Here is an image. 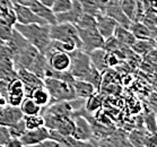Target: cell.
I'll use <instances>...</instances> for the list:
<instances>
[{
  "label": "cell",
  "mask_w": 157,
  "mask_h": 147,
  "mask_svg": "<svg viewBox=\"0 0 157 147\" xmlns=\"http://www.w3.org/2000/svg\"><path fill=\"white\" fill-rule=\"evenodd\" d=\"M14 29L21 33L29 43L34 45L42 54H45L51 47L52 40L50 37V25L49 24H29L21 25L15 24Z\"/></svg>",
  "instance_id": "cell-1"
},
{
  "label": "cell",
  "mask_w": 157,
  "mask_h": 147,
  "mask_svg": "<svg viewBox=\"0 0 157 147\" xmlns=\"http://www.w3.org/2000/svg\"><path fill=\"white\" fill-rule=\"evenodd\" d=\"M43 83H44V87L50 94L51 103L61 102V101H71L76 99L75 91L71 83L51 78V77H45L43 79Z\"/></svg>",
  "instance_id": "cell-2"
},
{
  "label": "cell",
  "mask_w": 157,
  "mask_h": 147,
  "mask_svg": "<svg viewBox=\"0 0 157 147\" xmlns=\"http://www.w3.org/2000/svg\"><path fill=\"white\" fill-rule=\"evenodd\" d=\"M50 37L51 40L58 42L74 43L77 45V48L82 49V42L77 29L70 23H57L54 25H50Z\"/></svg>",
  "instance_id": "cell-3"
},
{
  "label": "cell",
  "mask_w": 157,
  "mask_h": 147,
  "mask_svg": "<svg viewBox=\"0 0 157 147\" xmlns=\"http://www.w3.org/2000/svg\"><path fill=\"white\" fill-rule=\"evenodd\" d=\"M70 54V68L68 72L75 79H84L92 69L89 54L82 49H76Z\"/></svg>",
  "instance_id": "cell-4"
},
{
  "label": "cell",
  "mask_w": 157,
  "mask_h": 147,
  "mask_svg": "<svg viewBox=\"0 0 157 147\" xmlns=\"http://www.w3.org/2000/svg\"><path fill=\"white\" fill-rule=\"evenodd\" d=\"M77 32L82 42V49L85 52L89 53L96 49H103L105 40L98 33L97 29H77Z\"/></svg>",
  "instance_id": "cell-5"
},
{
  "label": "cell",
  "mask_w": 157,
  "mask_h": 147,
  "mask_svg": "<svg viewBox=\"0 0 157 147\" xmlns=\"http://www.w3.org/2000/svg\"><path fill=\"white\" fill-rule=\"evenodd\" d=\"M16 77L17 72L15 69L13 52L6 44H4L0 48V79L10 82Z\"/></svg>",
  "instance_id": "cell-6"
},
{
  "label": "cell",
  "mask_w": 157,
  "mask_h": 147,
  "mask_svg": "<svg viewBox=\"0 0 157 147\" xmlns=\"http://www.w3.org/2000/svg\"><path fill=\"white\" fill-rule=\"evenodd\" d=\"M48 60L49 68L56 72H68L70 68V54L63 51H59L53 49L52 47L49 48L47 53L44 54Z\"/></svg>",
  "instance_id": "cell-7"
},
{
  "label": "cell",
  "mask_w": 157,
  "mask_h": 147,
  "mask_svg": "<svg viewBox=\"0 0 157 147\" xmlns=\"http://www.w3.org/2000/svg\"><path fill=\"white\" fill-rule=\"evenodd\" d=\"M41 53L34 45L27 42L24 47L14 53V64L15 69L17 70L18 68H25L29 69L33 61L35 60L36 57Z\"/></svg>",
  "instance_id": "cell-8"
},
{
  "label": "cell",
  "mask_w": 157,
  "mask_h": 147,
  "mask_svg": "<svg viewBox=\"0 0 157 147\" xmlns=\"http://www.w3.org/2000/svg\"><path fill=\"white\" fill-rule=\"evenodd\" d=\"M72 119L75 122V131L72 136L82 141H89L90 139H93V130L88 119L77 112H74Z\"/></svg>",
  "instance_id": "cell-9"
},
{
  "label": "cell",
  "mask_w": 157,
  "mask_h": 147,
  "mask_svg": "<svg viewBox=\"0 0 157 147\" xmlns=\"http://www.w3.org/2000/svg\"><path fill=\"white\" fill-rule=\"evenodd\" d=\"M17 72V77L21 80L23 86H24V92H25V96L29 97L31 94L39 87L43 86L44 83L43 79H41L40 77H37L36 75H34L33 72H31L29 70L25 68H18L16 70Z\"/></svg>",
  "instance_id": "cell-10"
},
{
  "label": "cell",
  "mask_w": 157,
  "mask_h": 147,
  "mask_svg": "<svg viewBox=\"0 0 157 147\" xmlns=\"http://www.w3.org/2000/svg\"><path fill=\"white\" fill-rule=\"evenodd\" d=\"M25 92L23 83L18 77L11 79L8 83V93H7V104L11 106H21L23 100L25 99Z\"/></svg>",
  "instance_id": "cell-11"
},
{
  "label": "cell",
  "mask_w": 157,
  "mask_h": 147,
  "mask_svg": "<svg viewBox=\"0 0 157 147\" xmlns=\"http://www.w3.org/2000/svg\"><path fill=\"white\" fill-rule=\"evenodd\" d=\"M49 138H50V131L43 126L37 129L26 130L25 133L21 137V140L24 146H39Z\"/></svg>",
  "instance_id": "cell-12"
},
{
  "label": "cell",
  "mask_w": 157,
  "mask_h": 147,
  "mask_svg": "<svg viewBox=\"0 0 157 147\" xmlns=\"http://www.w3.org/2000/svg\"><path fill=\"white\" fill-rule=\"evenodd\" d=\"M14 9L16 13V21L17 24L29 25V24H47L43 19L34 14V11L29 7H25L21 5L14 4Z\"/></svg>",
  "instance_id": "cell-13"
},
{
  "label": "cell",
  "mask_w": 157,
  "mask_h": 147,
  "mask_svg": "<svg viewBox=\"0 0 157 147\" xmlns=\"http://www.w3.org/2000/svg\"><path fill=\"white\" fill-rule=\"evenodd\" d=\"M24 114L19 106H11L6 105L0 108V126L2 127H10L17 123L18 121L23 120Z\"/></svg>",
  "instance_id": "cell-14"
},
{
  "label": "cell",
  "mask_w": 157,
  "mask_h": 147,
  "mask_svg": "<svg viewBox=\"0 0 157 147\" xmlns=\"http://www.w3.org/2000/svg\"><path fill=\"white\" fill-rule=\"evenodd\" d=\"M104 14L107 15L109 17H111L112 19H114L115 22L118 23V25L122 26V27H125V29H129L130 25H131V21L129 19L125 14L122 11L120 5H119V0H114L112 1L110 5H107L106 8H105V11Z\"/></svg>",
  "instance_id": "cell-15"
},
{
  "label": "cell",
  "mask_w": 157,
  "mask_h": 147,
  "mask_svg": "<svg viewBox=\"0 0 157 147\" xmlns=\"http://www.w3.org/2000/svg\"><path fill=\"white\" fill-rule=\"evenodd\" d=\"M95 18H96V29L102 37L104 40L112 37L114 34L115 27L118 26V23L105 14H101Z\"/></svg>",
  "instance_id": "cell-16"
},
{
  "label": "cell",
  "mask_w": 157,
  "mask_h": 147,
  "mask_svg": "<svg viewBox=\"0 0 157 147\" xmlns=\"http://www.w3.org/2000/svg\"><path fill=\"white\" fill-rule=\"evenodd\" d=\"M82 10L79 0H72V7L64 13L57 14L56 19H57V23H70V24L76 25L79 18L82 17Z\"/></svg>",
  "instance_id": "cell-17"
},
{
  "label": "cell",
  "mask_w": 157,
  "mask_h": 147,
  "mask_svg": "<svg viewBox=\"0 0 157 147\" xmlns=\"http://www.w3.org/2000/svg\"><path fill=\"white\" fill-rule=\"evenodd\" d=\"M72 86H74V91H75L76 99L86 100L87 97H89L90 95H93L94 93L97 92L96 88L90 83L82 80V79H75Z\"/></svg>",
  "instance_id": "cell-18"
},
{
  "label": "cell",
  "mask_w": 157,
  "mask_h": 147,
  "mask_svg": "<svg viewBox=\"0 0 157 147\" xmlns=\"http://www.w3.org/2000/svg\"><path fill=\"white\" fill-rule=\"evenodd\" d=\"M31 9L34 11V14H36L41 19H43L44 22L49 24V25H54L57 24V19H56V14H54L52 9L49 7H45L43 6L42 4L40 2H34L33 6H31Z\"/></svg>",
  "instance_id": "cell-19"
},
{
  "label": "cell",
  "mask_w": 157,
  "mask_h": 147,
  "mask_svg": "<svg viewBox=\"0 0 157 147\" xmlns=\"http://www.w3.org/2000/svg\"><path fill=\"white\" fill-rule=\"evenodd\" d=\"M48 68H49V65H48V60L45 56L42 53H40L36 59L33 61V64L31 65L27 70H29L31 72H33L34 75H36L37 77H40L41 79H44L45 77V72H47Z\"/></svg>",
  "instance_id": "cell-20"
},
{
  "label": "cell",
  "mask_w": 157,
  "mask_h": 147,
  "mask_svg": "<svg viewBox=\"0 0 157 147\" xmlns=\"http://www.w3.org/2000/svg\"><path fill=\"white\" fill-rule=\"evenodd\" d=\"M89 59H90V62L92 65L95 67V68L103 74L107 70V66L106 62H105V50L104 49H96V50L89 52Z\"/></svg>",
  "instance_id": "cell-21"
},
{
  "label": "cell",
  "mask_w": 157,
  "mask_h": 147,
  "mask_svg": "<svg viewBox=\"0 0 157 147\" xmlns=\"http://www.w3.org/2000/svg\"><path fill=\"white\" fill-rule=\"evenodd\" d=\"M129 29L136 40H148L151 39V35H153V32L150 31V29L143 22H132Z\"/></svg>",
  "instance_id": "cell-22"
},
{
  "label": "cell",
  "mask_w": 157,
  "mask_h": 147,
  "mask_svg": "<svg viewBox=\"0 0 157 147\" xmlns=\"http://www.w3.org/2000/svg\"><path fill=\"white\" fill-rule=\"evenodd\" d=\"M156 48V44L153 41V39L148 40H136L135 43L132 44L131 50L138 56L145 57L146 54H148L150 51H153Z\"/></svg>",
  "instance_id": "cell-23"
},
{
  "label": "cell",
  "mask_w": 157,
  "mask_h": 147,
  "mask_svg": "<svg viewBox=\"0 0 157 147\" xmlns=\"http://www.w3.org/2000/svg\"><path fill=\"white\" fill-rule=\"evenodd\" d=\"M104 102V97L101 94V92H96L93 95H90L89 97H87L85 100V104H84V109L86 112L88 113H95L96 111H98L100 109H102Z\"/></svg>",
  "instance_id": "cell-24"
},
{
  "label": "cell",
  "mask_w": 157,
  "mask_h": 147,
  "mask_svg": "<svg viewBox=\"0 0 157 147\" xmlns=\"http://www.w3.org/2000/svg\"><path fill=\"white\" fill-rule=\"evenodd\" d=\"M113 36L118 40L122 45L128 47V48H131L132 44L135 43V41H136L135 36L132 35V33L130 32V29H125V27H122V26H120V25H118L115 27Z\"/></svg>",
  "instance_id": "cell-25"
},
{
  "label": "cell",
  "mask_w": 157,
  "mask_h": 147,
  "mask_svg": "<svg viewBox=\"0 0 157 147\" xmlns=\"http://www.w3.org/2000/svg\"><path fill=\"white\" fill-rule=\"evenodd\" d=\"M31 99H32L34 102H35L37 105H40L41 108H45L49 104L51 103V96L48 90L44 87V85L39 88H36L32 94H31Z\"/></svg>",
  "instance_id": "cell-26"
},
{
  "label": "cell",
  "mask_w": 157,
  "mask_h": 147,
  "mask_svg": "<svg viewBox=\"0 0 157 147\" xmlns=\"http://www.w3.org/2000/svg\"><path fill=\"white\" fill-rule=\"evenodd\" d=\"M148 133H149L146 129L138 128V129H135L129 133L127 138H128L129 143L135 147H145V140H146Z\"/></svg>",
  "instance_id": "cell-27"
},
{
  "label": "cell",
  "mask_w": 157,
  "mask_h": 147,
  "mask_svg": "<svg viewBox=\"0 0 157 147\" xmlns=\"http://www.w3.org/2000/svg\"><path fill=\"white\" fill-rule=\"evenodd\" d=\"M79 2L82 6V14L90 15L94 17H97L98 15L104 14L96 0H79Z\"/></svg>",
  "instance_id": "cell-28"
},
{
  "label": "cell",
  "mask_w": 157,
  "mask_h": 147,
  "mask_svg": "<svg viewBox=\"0 0 157 147\" xmlns=\"http://www.w3.org/2000/svg\"><path fill=\"white\" fill-rule=\"evenodd\" d=\"M21 110L24 115H35L42 112V108L37 105L31 97H25L21 104Z\"/></svg>",
  "instance_id": "cell-29"
},
{
  "label": "cell",
  "mask_w": 157,
  "mask_h": 147,
  "mask_svg": "<svg viewBox=\"0 0 157 147\" xmlns=\"http://www.w3.org/2000/svg\"><path fill=\"white\" fill-rule=\"evenodd\" d=\"M143 122L145 123L146 130L148 133H157V125H156V114L155 111L151 109H146L144 112Z\"/></svg>",
  "instance_id": "cell-30"
},
{
  "label": "cell",
  "mask_w": 157,
  "mask_h": 147,
  "mask_svg": "<svg viewBox=\"0 0 157 147\" xmlns=\"http://www.w3.org/2000/svg\"><path fill=\"white\" fill-rule=\"evenodd\" d=\"M119 5H120L122 11L125 14V16L131 22H133L137 9V0H119Z\"/></svg>",
  "instance_id": "cell-31"
},
{
  "label": "cell",
  "mask_w": 157,
  "mask_h": 147,
  "mask_svg": "<svg viewBox=\"0 0 157 147\" xmlns=\"http://www.w3.org/2000/svg\"><path fill=\"white\" fill-rule=\"evenodd\" d=\"M24 122H25V127L27 130L37 129L40 127L44 126V119L41 113L35 115H24Z\"/></svg>",
  "instance_id": "cell-32"
},
{
  "label": "cell",
  "mask_w": 157,
  "mask_h": 147,
  "mask_svg": "<svg viewBox=\"0 0 157 147\" xmlns=\"http://www.w3.org/2000/svg\"><path fill=\"white\" fill-rule=\"evenodd\" d=\"M102 76L103 75H102V74H101V72H98V70H97L93 65H92V69H90V72L87 74V76H86L82 80H86V82L90 83V84L96 88L97 92H98L100 88H101V85H102Z\"/></svg>",
  "instance_id": "cell-33"
},
{
  "label": "cell",
  "mask_w": 157,
  "mask_h": 147,
  "mask_svg": "<svg viewBox=\"0 0 157 147\" xmlns=\"http://www.w3.org/2000/svg\"><path fill=\"white\" fill-rule=\"evenodd\" d=\"M56 130L60 135H62V136H72L74 131H75V122H74V119L72 118L64 119L63 121L58 126V128Z\"/></svg>",
  "instance_id": "cell-34"
},
{
  "label": "cell",
  "mask_w": 157,
  "mask_h": 147,
  "mask_svg": "<svg viewBox=\"0 0 157 147\" xmlns=\"http://www.w3.org/2000/svg\"><path fill=\"white\" fill-rule=\"evenodd\" d=\"M26 130L27 129H26V127H25L24 118H23V120L18 121L17 123H15V125L8 127V131H9V135H10L11 138H19V139H21V137L25 133Z\"/></svg>",
  "instance_id": "cell-35"
},
{
  "label": "cell",
  "mask_w": 157,
  "mask_h": 147,
  "mask_svg": "<svg viewBox=\"0 0 157 147\" xmlns=\"http://www.w3.org/2000/svg\"><path fill=\"white\" fill-rule=\"evenodd\" d=\"M72 7V0H54L52 5V11L54 14H61L64 11L69 10Z\"/></svg>",
  "instance_id": "cell-36"
},
{
  "label": "cell",
  "mask_w": 157,
  "mask_h": 147,
  "mask_svg": "<svg viewBox=\"0 0 157 147\" xmlns=\"http://www.w3.org/2000/svg\"><path fill=\"white\" fill-rule=\"evenodd\" d=\"M13 32H14V26L0 18V40L7 42L13 35Z\"/></svg>",
  "instance_id": "cell-37"
},
{
  "label": "cell",
  "mask_w": 157,
  "mask_h": 147,
  "mask_svg": "<svg viewBox=\"0 0 157 147\" xmlns=\"http://www.w3.org/2000/svg\"><path fill=\"white\" fill-rule=\"evenodd\" d=\"M122 61L123 60H121L115 53L105 51V62H106L107 68H114V67L120 65Z\"/></svg>",
  "instance_id": "cell-38"
},
{
  "label": "cell",
  "mask_w": 157,
  "mask_h": 147,
  "mask_svg": "<svg viewBox=\"0 0 157 147\" xmlns=\"http://www.w3.org/2000/svg\"><path fill=\"white\" fill-rule=\"evenodd\" d=\"M145 147H157V133H149L147 135Z\"/></svg>",
  "instance_id": "cell-39"
},
{
  "label": "cell",
  "mask_w": 157,
  "mask_h": 147,
  "mask_svg": "<svg viewBox=\"0 0 157 147\" xmlns=\"http://www.w3.org/2000/svg\"><path fill=\"white\" fill-rule=\"evenodd\" d=\"M9 138H10V135H9L8 128L0 126V144H6Z\"/></svg>",
  "instance_id": "cell-40"
},
{
  "label": "cell",
  "mask_w": 157,
  "mask_h": 147,
  "mask_svg": "<svg viewBox=\"0 0 157 147\" xmlns=\"http://www.w3.org/2000/svg\"><path fill=\"white\" fill-rule=\"evenodd\" d=\"M5 146L6 147H24L23 143H21V140L19 138H9L7 140V143L5 144Z\"/></svg>",
  "instance_id": "cell-41"
},
{
  "label": "cell",
  "mask_w": 157,
  "mask_h": 147,
  "mask_svg": "<svg viewBox=\"0 0 157 147\" xmlns=\"http://www.w3.org/2000/svg\"><path fill=\"white\" fill-rule=\"evenodd\" d=\"M41 147H66L63 144L59 143L57 140H53V139H47L45 141H43L41 145Z\"/></svg>",
  "instance_id": "cell-42"
},
{
  "label": "cell",
  "mask_w": 157,
  "mask_h": 147,
  "mask_svg": "<svg viewBox=\"0 0 157 147\" xmlns=\"http://www.w3.org/2000/svg\"><path fill=\"white\" fill-rule=\"evenodd\" d=\"M8 83L7 80H2V79H0V93L5 95V96L7 97V93H8Z\"/></svg>",
  "instance_id": "cell-43"
},
{
  "label": "cell",
  "mask_w": 157,
  "mask_h": 147,
  "mask_svg": "<svg viewBox=\"0 0 157 147\" xmlns=\"http://www.w3.org/2000/svg\"><path fill=\"white\" fill-rule=\"evenodd\" d=\"M14 2L21 5V6H25V7H31L34 5V2H36V0H14Z\"/></svg>",
  "instance_id": "cell-44"
},
{
  "label": "cell",
  "mask_w": 157,
  "mask_h": 147,
  "mask_svg": "<svg viewBox=\"0 0 157 147\" xmlns=\"http://www.w3.org/2000/svg\"><path fill=\"white\" fill-rule=\"evenodd\" d=\"M96 1H97V4L100 5L101 9H102V10H103V13H104L107 5H110L111 2H112V1H114V0H96Z\"/></svg>",
  "instance_id": "cell-45"
},
{
  "label": "cell",
  "mask_w": 157,
  "mask_h": 147,
  "mask_svg": "<svg viewBox=\"0 0 157 147\" xmlns=\"http://www.w3.org/2000/svg\"><path fill=\"white\" fill-rule=\"evenodd\" d=\"M36 1H37V2H40V4H42L43 6H45V7L51 8V7H52V5H53L54 0H36Z\"/></svg>",
  "instance_id": "cell-46"
},
{
  "label": "cell",
  "mask_w": 157,
  "mask_h": 147,
  "mask_svg": "<svg viewBox=\"0 0 157 147\" xmlns=\"http://www.w3.org/2000/svg\"><path fill=\"white\" fill-rule=\"evenodd\" d=\"M148 5L151 10L157 13V0H148Z\"/></svg>",
  "instance_id": "cell-47"
},
{
  "label": "cell",
  "mask_w": 157,
  "mask_h": 147,
  "mask_svg": "<svg viewBox=\"0 0 157 147\" xmlns=\"http://www.w3.org/2000/svg\"><path fill=\"white\" fill-rule=\"evenodd\" d=\"M7 105V99L5 95L0 93V108H2V106H6Z\"/></svg>",
  "instance_id": "cell-48"
},
{
  "label": "cell",
  "mask_w": 157,
  "mask_h": 147,
  "mask_svg": "<svg viewBox=\"0 0 157 147\" xmlns=\"http://www.w3.org/2000/svg\"><path fill=\"white\" fill-rule=\"evenodd\" d=\"M89 147H101V146L97 144V141L95 139H90L89 140Z\"/></svg>",
  "instance_id": "cell-49"
},
{
  "label": "cell",
  "mask_w": 157,
  "mask_h": 147,
  "mask_svg": "<svg viewBox=\"0 0 157 147\" xmlns=\"http://www.w3.org/2000/svg\"><path fill=\"white\" fill-rule=\"evenodd\" d=\"M151 39H153V41L155 42V44H156V48H157V31L153 33V35H151Z\"/></svg>",
  "instance_id": "cell-50"
},
{
  "label": "cell",
  "mask_w": 157,
  "mask_h": 147,
  "mask_svg": "<svg viewBox=\"0 0 157 147\" xmlns=\"http://www.w3.org/2000/svg\"><path fill=\"white\" fill-rule=\"evenodd\" d=\"M4 44H5V42H4V41H1V40H0V48L2 47V45H4Z\"/></svg>",
  "instance_id": "cell-51"
},
{
  "label": "cell",
  "mask_w": 157,
  "mask_h": 147,
  "mask_svg": "<svg viewBox=\"0 0 157 147\" xmlns=\"http://www.w3.org/2000/svg\"><path fill=\"white\" fill-rule=\"evenodd\" d=\"M0 147H6V146H5V144H0Z\"/></svg>",
  "instance_id": "cell-52"
},
{
  "label": "cell",
  "mask_w": 157,
  "mask_h": 147,
  "mask_svg": "<svg viewBox=\"0 0 157 147\" xmlns=\"http://www.w3.org/2000/svg\"><path fill=\"white\" fill-rule=\"evenodd\" d=\"M155 114H156V125H157V111L155 112Z\"/></svg>",
  "instance_id": "cell-53"
},
{
  "label": "cell",
  "mask_w": 157,
  "mask_h": 147,
  "mask_svg": "<svg viewBox=\"0 0 157 147\" xmlns=\"http://www.w3.org/2000/svg\"><path fill=\"white\" fill-rule=\"evenodd\" d=\"M13 2H14V0H13ZM14 4H15V2H14Z\"/></svg>",
  "instance_id": "cell-54"
},
{
  "label": "cell",
  "mask_w": 157,
  "mask_h": 147,
  "mask_svg": "<svg viewBox=\"0 0 157 147\" xmlns=\"http://www.w3.org/2000/svg\"><path fill=\"white\" fill-rule=\"evenodd\" d=\"M24 147H26V146H24Z\"/></svg>",
  "instance_id": "cell-55"
},
{
  "label": "cell",
  "mask_w": 157,
  "mask_h": 147,
  "mask_svg": "<svg viewBox=\"0 0 157 147\" xmlns=\"http://www.w3.org/2000/svg\"><path fill=\"white\" fill-rule=\"evenodd\" d=\"M40 147H41V146H40Z\"/></svg>",
  "instance_id": "cell-56"
}]
</instances>
